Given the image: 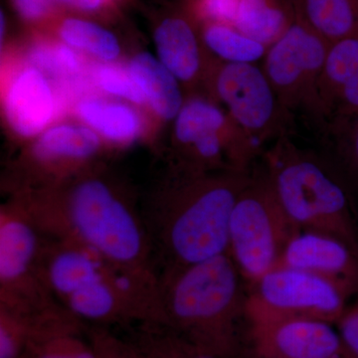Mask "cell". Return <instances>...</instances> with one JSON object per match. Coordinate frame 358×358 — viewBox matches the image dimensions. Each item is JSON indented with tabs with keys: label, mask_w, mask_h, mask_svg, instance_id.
Masks as SVG:
<instances>
[{
	"label": "cell",
	"mask_w": 358,
	"mask_h": 358,
	"mask_svg": "<svg viewBox=\"0 0 358 358\" xmlns=\"http://www.w3.org/2000/svg\"><path fill=\"white\" fill-rule=\"evenodd\" d=\"M251 171L186 173L180 185L143 216L160 274L228 253L231 212Z\"/></svg>",
	"instance_id": "1"
},
{
	"label": "cell",
	"mask_w": 358,
	"mask_h": 358,
	"mask_svg": "<svg viewBox=\"0 0 358 358\" xmlns=\"http://www.w3.org/2000/svg\"><path fill=\"white\" fill-rule=\"evenodd\" d=\"M20 206L46 236L85 245L119 267L159 278L143 216L101 179H82L63 199Z\"/></svg>",
	"instance_id": "2"
},
{
	"label": "cell",
	"mask_w": 358,
	"mask_h": 358,
	"mask_svg": "<svg viewBox=\"0 0 358 358\" xmlns=\"http://www.w3.org/2000/svg\"><path fill=\"white\" fill-rule=\"evenodd\" d=\"M244 279L229 254L159 275L162 326L221 358H240Z\"/></svg>",
	"instance_id": "3"
},
{
	"label": "cell",
	"mask_w": 358,
	"mask_h": 358,
	"mask_svg": "<svg viewBox=\"0 0 358 358\" xmlns=\"http://www.w3.org/2000/svg\"><path fill=\"white\" fill-rule=\"evenodd\" d=\"M266 176L288 217L301 230L343 240L358 255V225L350 196L322 159L286 136L266 154Z\"/></svg>",
	"instance_id": "4"
},
{
	"label": "cell",
	"mask_w": 358,
	"mask_h": 358,
	"mask_svg": "<svg viewBox=\"0 0 358 358\" xmlns=\"http://www.w3.org/2000/svg\"><path fill=\"white\" fill-rule=\"evenodd\" d=\"M301 229L288 217L267 176H253L240 193L229 221L228 254L249 285L279 265Z\"/></svg>",
	"instance_id": "5"
},
{
	"label": "cell",
	"mask_w": 358,
	"mask_h": 358,
	"mask_svg": "<svg viewBox=\"0 0 358 358\" xmlns=\"http://www.w3.org/2000/svg\"><path fill=\"white\" fill-rule=\"evenodd\" d=\"M45 236L20 206L0 213V310L22 315H41L59 303L41 275Z\"/></svg>",
	"instance_id": "6"
},
{
	"label": "cell",
	"mask_w": 358,
	"mask_h": 358,
	"mask_svg": "<svg viewBox=\"0 0 358 358\" xmlns=\"http://www.w3.org/2000/svg\"><path fill=\"white\" fill-rule=\"evenodd\" d=\"M249 286L245 303L249 324L296 319L336 324L352 296L336 282L287 267L275 268Z\"/></svg>",
	"instance_id": "7"
},
{
	"label": "cell",
	"mask_w": 358,
	"mask_h": 358,
	"mask_svg": "<svg viewBox=\"0 0 358 358\" xmlns=\"http://www.w3.org/2000/svg\"><path fill=\"white\" fill-rule=\"evenodd\" d=\"M329 42L296 15L288 30L268 46L262 68L282 107L322 117L319 81Z\"/></svg>",
	"instance_id": "8"
},
{
	"label": "cell",
	"mask_w": 358,
	"mask_h": 358,
	"mask_svg": "<svg viewBox=\"0 0 358 358\" xmlns=\"http://www.w3.org/2000/svg\"><path fill=\"white\" fill-rule=\"evenodd\" d=\"M214 90L257 145L285 136L291 113L282 107L262 66L224 62L216 70Z\"/></svg>",
	"instance_id": "9"
},
{
	"label": "cell",
	"mask_w": 358,
	"mask_h": 358,
	"mask_svg": "<svg viewBox=\"0 0 358 358\" xmlns=\"http://www.w3.org/2000/svg\"><path fill=\"white\" fill-rule=\"evenodd\" d=\"M331 322L310 319L249 324L256 358H355Z\"/></svg>",
	"instance_id": "10"
},
{
	"label": "cell",
	"mask_w": 358,
	"mask_h": 358,
	"mask_svg": "<svg viewBox=\"0 0 358 358\" xmlns=\"http://www.w3.org/2000/svg\"><path fill=\"white\" fill-rule=\"evenodd\" d=\"M278 267L320 275L358 298V255L350 245L334 235L301 230L289 240Z\"/></svg>",
	"instance_id": "11"
},
{
	"label": "cell",
	"mask_w": 358,
	"mask_h": 358,
	"mask_svg": "<svg viewBox=\"0 0 358 358\" xmlns=\"http://www.w3.org/2000/svg\"><path fill=\"white\" fill-rule=\"evenodd\" d=\"M4 107L10 126L24 136L40 133L55 112L50 86L43 75L33 68L22 71L13 80Z\"/></svg>",
	"instance_id": "12"
},
{
	"label": "cell",
	"mask_w": 358,
	"mask_h": 358,
	"mask_svg": "<svg viewBox=\"0 0 358 358\" xmlns=\"http://www.w3.org/2000/svg\"><path fill=\"white\" fill-rule=\"evenodd\" d=\"M155 44L160 62L179 81L190 83L199 76L201 46L194 26L188 18H166L155 31Z\"/></svg>",
	"instance_id": "13"
},
{
	"label": "cell",
	"mask_w": 358,
	"mask_h": 358,
	"mask_svg": "<svg viewBox=\"0 0 358 358\" xmlns=\"http://www.w3.org/2000/svg\"><path fill=\"white\" fill-rule=\"evenodd\" d=\"M129 74L159 117H178L183 107L178 79L159 60L148 53L138 54L129 63Z\"/></svg>",
	"instance_id": "14"
},
{
	"label": "cell",
	"mask_w": 358,
	"mask_h": 358,
	"mask_svg": "<svg viewBox=\"0 0 358 358\" xmlns=\"http://www.w3.org/2000/svg\"><path fill=\"white\" fill-rule=\"evenodd\" d=\"M294 18L292 0H240L234 26L268 47L288 30Z\"/></svg>",
	"instance_id": "15"
},
{
	"label": "cell",
	"mask_w": 358,
	"mask_h": 358,
	"mask_svg": "<svg viewBox=\"0 0 358 358\" xmlns=\"http://www.w3.org/2000/svg\"><path fill=\"white\" fill-rule=\"evenodd\" d=\"M296 15L329 44L358 33V0H292Z\"/></svg>",
	"instance_id": "16"
},
{
	"label": "cell",
	"mask_w": 358,
	"mask_h": 358,
	"mask_svg": "<svg viewBox=\"0 0 358 358\" xmlns=\"http://www.w3.org/2000/svg\"><path fill=\"white\" fill-rule=\"evenodd\" d=\"M358 77V33L329 45L320 74L319 100L322 117H331L341 90Z\"/></svg>",
	"instance_id": "17"
},
{
	"label": "cell",
	"mask_w": 358,
	"mask_h": 358,
	"mask_svg": "<svg viewBox=\"0 0 358 358\" xmlns=\"http://www.w3.org/2000/svg\"><path fill=\"white\" fill-rule=\"evenodd\" d=\"M202 40L209 51L226 63H253L264 60L268 47L250 38L234 25L203 23Z\"/></svg>",
	"instance_id": "18"
},
{
	"label": "cell",
	"mask_w": 358,
	"mask_h": 358,
	"mask_svg": "<svg viewBox=\"0 0 358 358\" xmlns=\"http://www.w3.org/2000/svg\"><path fill=\"white\" fill-rule=\"evenodd\" d=\"M128 338L143 358H221L159 324H138Z\"/></svg>",
	"instance_id": "19"
},
{
	"label": "cell",
	"mask_w": 358,
	"mask_h": 358,
	"mask_svg": "<svg viewBox=\"0 0 358 358\" xmlns=\"http://www.w3.org/2000/svg\"><path fill=\"white\" fill-rule=\"evenodd\" d=\"M78 114L92 128L112 141L131 140L140 129L138 115L121 103L87 100L80 103Z\"/></svg>",
	"instance_id": "20"
},
{
	"label": "cell",
	"mask_w": 358,
	"mask_h": 358,
	"mask_svg": "<svg viewBox=\"0 0 358 358\" xmlns=\"http://www.w3.org/2000/svg\"><path fill=\"white\" fill-rule=\"evenodd\" d=\"M98 148V136L91 129L66 124L48 129L37 143L35 154L43 159H87Z\"/></svg>",
	"instance_id": "21"
},
{
	"label": "cell",
	"mask_w": 358,
	"mask_h": 358,
	"mask_svg": "<svg viewBox=\"0 0 358 358\" xmlns=\"http://www.w3.org/2000/svg\"><path fill=\"white\" fill-rule=\"evenodd\" d=\"M59 33L70 46L89 52L103 60H114L119 56L120 45L117 38L95 23L69 18L63 21Z\"/></svg>",
	"instance_id": "22"
},
{
	"label": "cell",
	"mask_w": 358,
	"mask_h": 358,
	"mask_svg": "<svg viewBox=\"0 0 358 358\" xmlns=\"http://www.w3.org/2000/svg\"><path fill=\"white\" fill-rule=\"evenodd\" d=\"M85 329H71L33 341L24 358H98Z\"/></svg>",
	"instance_id": "23"
},
{
	"label": "cell",
	"mask_w": 358,
	"mask_h": 358,
	"mask_svg": "<svg viewBox=\"0 0 358 358\" xmlns=\"http://www.w3.org/2000/svg\"><path fill=\"white\" fill-rule=\"evenodd\" d=\"M86 334L98 358H143L128 338L117 336L109 327L88 326Z\"/></svg>",
	"instance_id": "24"
},
{
	"label": "cell",
	"mask_w": 358,
	"mask_h": 358,
	"mask_svg": "<svg viewBox=\"0 0 358 358\" xmlns=\"http://www.w3.org/2000/svg\"><path fill=\"white\" fill-rule=\"evenodd\" d=\"M96 79L101 88L113 95L122 96L134 103H143L145 96L138 88L131 75L117 68L105 66L96 73Z\"/></svg>",
	"instance_id": "25"
},
{
	"label": "cell",
	"mask_w": 358,
	"mask_h": 358,
	"mask_svg": "<svg viewBox=\"0 0 358 358\" xmlns=\"http://www.w3.org/2000/svg\"><path fill=\"white\" fill-rule=\"evenodd\" d=\"M37 64L53 72L75 73L79 69V60L75 52L66 45L39 46L33 52Z\"/></svg>",
	"instance_id": "26"
},
{
	"label": "cell",
	"mask_w": 358,
	"mask_h": 358,
	"mask_svg": "<svg viewBox=\"0 0 358 358\" xmlns=\"http://www.w3.org/2000/svg\"><path fill=\"white\" fill-rule=\"evenodd\" d=\"M240 0H192V13L200 22L234 25Z\"/></svg>",
	"instance_id": "27"
},
{
	"label": "cell",
	"mask_w": 358,
	"mask_h": 358,
	"mask_svg": "<svg viewBox=\"0 0 358 358\" xmlns=\"http://www.w3.org/2000/svg\"><path fill=\"white\" fill-rule=\"evenodd\" d=\"M334 127L338 134H343L339 150L343 162L353 178L358 180V115Z\"/></svg>",
	"instance_id": "28"
},
{
	"label": "cell",
	"mask_w": 358,
	"mask_h": 358,
	"mask_svg": "<svg viewBox=\"0 0 358 358\" xmlns=\"http://www.w3.org/2000/svg\"><path fill=\"white\" fill-rule=\"evenodd\" d=\"M348 352L358 358V303L350 306L334 324Z\"/></svg>",
	"instance_id": "29"
},
{
	"label": "cell",
	"mask_w": 358,
	"mask_h": 358,
	"mask_svg": "<svg viewBox=\"0 0 358 358\" xmlns=\"http://www.w3.org/2000/svg\"><path fill=\"white\" fill-rule=\"evenodd\" d=\"M18 13L29 20L46 17L53 9V0H13Z\"/></svg>",
	"instance_id": "30"
},
{
	"label": "cell",
	"mask_w": 358,
	"mask_h": 358,
	"mask_svg": "<svg viewBox=\"0 0 358 358\" xmlns=\"http://www.w3.org/2000/svg\"><path fill=\"white\" fill-rule=\"evenodd\" d=\"M67 6L84 11H96L102 8L106 0H61Z\"/></svg>",
	"instance_id": "31"
},
{
	"label": "cell",
	"mask_w": 358,
	"mask_h": 358,
	"mask_svg": "<svg viewBox=\"0 0 358 358\" xmlns=\"http://www.w3.org/2000/svg\"><path fill=\"white\" fill-rule=\"evenodd\" d=\"M357 303H358V298H357Z\"/></svg>",
	"instance_id": "32"
}]
</instances>
